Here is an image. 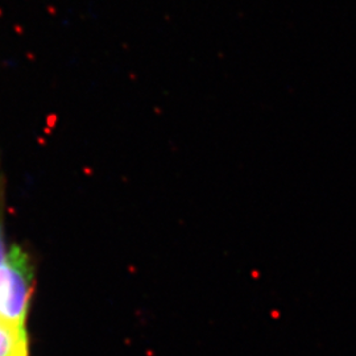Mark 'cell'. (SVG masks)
<instances>
[{
	"label": "cell",
	"instance_id": "obj_1",
	"mask_svg": "<svg viewBox=\"0 0 356 356\" xmlns=\"http://www.w3.org/2000/svg\"><path fill=\"white\" fill-rule=\"evenodd\" d=\"M27 343V326L14 325L0 317V356H15Z\"/></svg>",
	"mask_w": 356,
	"mask_h": 356
},
{
	"label": "cell",
	"instance_id": "obj_2",
	"mask_svg": "<svg viewBox=\"0 0 356 356\" xmlns=\"http://www.w3.org/2000/svg\"><path fill=\"white\" fill-rule=\"evenodd\" d=\"M15 356H29V343L24 344L23 347H20V350L15 354Z\"/></svg>",
	"mask_w": 356,
	"mask_h": 356
}]
</instances>
